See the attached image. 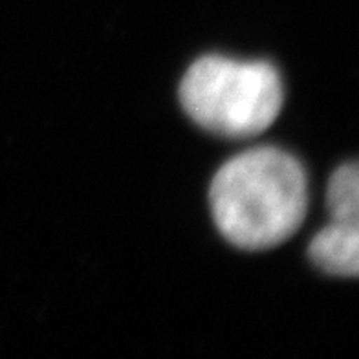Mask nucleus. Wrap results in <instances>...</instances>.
<instances>
[{"label":"nucleus","mask_w":359,"mask_h":359,"mask_svg":"<svg viewBox=\"0 0 359 359\" xmlns=\"http://www.w3.org/2000/svg\"><path fill=\"white\" fill-rule=\"evenodd\" d=\"M209 202L227 242L246 251L271 250L290 241L304 222L306 170L280 149H250L218 169Z\"/></svg>","instance_id":"nucleus-1"},{"label":"nucleus","mask_w":359,"mask_h":359,"mask_svg":"<svg viewBox=\"0 0 359 359\" xmlns=\"http://www.w3.org/2000/svg\"><path fill=\"white\" fill-rule=\"evenodd\" d=\"M178 95L185 114L208 133L248 140L273 125L284 86L271 62L205 55L185 72Z\"/></svg>","instance_id":"nucleus-2"},{"label":"nucleus","mask_w":359,"mask_h":359,"mask_svg":"<svg viewBox=\"0 0 359 359\" xmlns=\"http://www.w3.org/2000/svg\"><path fill=\"white\" fill-rule=\"evenodd\" d=\"M313 264L336 277H358L359 224L332 222L313 236L308 248Z\"/></svg>","instance_id":"nucleus-3"},{"label":"nucleus","mask_w":359,"mask_h":359,"mask_svg":"<svg viewBox=\"0 0 359 359\" xmlns=\"http://www.w3.org/2000/svg\"><path fill=\"white\" fill-rule=\"evenodd\" d=\"M326 208L332 222L359 224V170L355 163L339 167L330 176Z\"/></svg>","instance_id":"nucleus-4"}]
</instances>
